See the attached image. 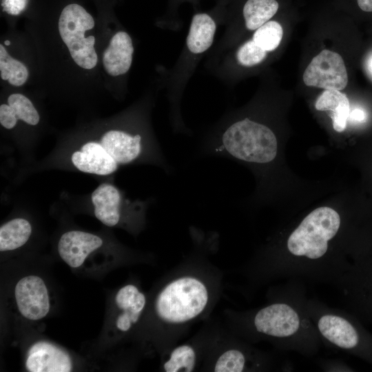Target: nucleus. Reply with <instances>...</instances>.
<instances>
[{"instance_id":"7ed1b4c3","label":"nucleus","mask_w":372,"mask_h":372,"mask_svg":"<svg viewBox=\"0 0 372 372\" xmlns=\"http://www.w3.org/2000/svg\"><path fill=\"white\" fill-rule=\"evenodd\" d=\"M223 23L224 6L218 1L212 10L196 11L192 17L183 48L167 74L169 120L175 132L189 133L182 116L183 94L198 63L214 46L218 25Z\"/></svg>"},{"instance_id":"f257e3e1","label":"nucleus","mask_w":372,"mask_h":372,"mask_svg":"<svg viewBox=\"0 0 372 372\" xmlns=\"http://www.w3.org/2000/svg\"><path fill=\"white\" fill-rule=\"evenodd\" d=\"M287 280L269 291L267 304L236 314V328L246 340L313 356L322 343L307 309L306 289L302 280Z\"/></svg>"},{"instance_id":"aec40b11","label":"nucleus","mask_w":372,"mask_h":372,"mask_svg":"<svg viewBox=\"0 0 372 372\" xmlns=\"http://www.w3.org/2000/svg\"><path fill=\"white\" fill-rule=\"evenodd\" d=\"M32 232L30 223L23 218H15L0 228V251L14 250L23 246Z\"/></svg>"},{"instance_id":"39448f33","label":"nucleus","mask_w":372,"mask_h":372,"mask_svg":"<svg viewBox=\"0 0 372 372\" xmlns=\"http://www.w3.org/2000/svg\"><path fill=\"white\" fill-rule=\"evenodd\" d=\"M307 309L322 343L372 365V333L347 310L308 298Z\"/></svg>"},{"instance_id":"5701e85b","label":"nucleus","mask_w":372,"mask_h":372,"mask_svg":"<svg viewBox=\"0 0 372 372\" xmlns=\"http://www.w3.org/2000/svg\"><path fill=\"white\" fill-rule=\"evenodd\" d=\"M8 103L18 119L32 125L39 123V113L26 96L21 94H12L8 97Z\"/></svg>"},{"instance_id":"0eeeda50","label":"nucleus","mask_w":372,"mask_h":372,"mask_svg":"<svg viewBox=\"0 0 372 372\" xmlns=\"http://www.w3.org/2000/svg\"><path fill=\"white\" fill-rule=\"evenodd\" d=\"M92 17L80 5L71 3L65 6L59 20L60 36L68 47L74 62L84 69H92L97 63L94 49L95 37H85V31L92 29Z\"/></svg>"},{"instance_id":"9d476101","label":"nucleus","mask_w":372,"mask_h":372,"mask_svg":"<svg viewBox=\"0 0 372 372\" xmlns=\"http://www.w3.org/2000/svg\"><path fill=\"white\" fill-rule=\"evenodd\" d=\"M14 296L18 309L25 318L37 320L50 310V300L43 280L37 276H28L16 285Z\"/></svg>"},{"instance_id":"6ab92c4d","label":"nucleus","mask_w":372,"mask_h":372,"mask_svg":"<svg viewBox=\"0 0 372 372\" xmlns=\"http://www.w3.org/2000/svg\"><path fill=\"white\" fill-rule=\"evenodd\" d=\"M200 350L194 344L184 343L172 348L163 363L166 372H191L200 360Z\"/></svg>"},{"instance_id":"dca6fc26","label":"nucleus","mask_w":372,"mask_h":372,"mask_svg":"<svg viewBox=\"0 0 372 372\" xmlns=\"http://www.w3.org/2000/svg\"><path fill=\"white\" fill-rule=\"evenodd\" d=\"M94 215L108 227L115 226L121 220L122 197L119 191L110 184L100 185L92 194Z\"/></svg>"},{"instance_id":"ddd939ff","label":"nucleus","mask_w":372,"mask_h":372,"mask_svg":"<svg viewBox=\"0 0 372 372\" xmlns=\"http://www.w3.org/2000/svg\"><path fill=\"white\" fill-rule=\"evenodd\" d=\"M101 144L118 164H128L139 158L144 148L141 134H131L123 130L106 132Z\"/></svg>"},{"instance_id":"6e6552de","label":"nucleus","mask_w":372,"mask_h":372,"mask_svg":"<svg viewBox=\"0 0 372 372\" xmlns=\"http://www.w3.org/2000/svg\"><path fill=\"white\" fill-rule=\"evenodd\" d=\"M302 79L306 85L324 90H342L348 83L343 59L329 50H323L312 59Z\"/></svg>"},{"instance_id":"c85d7f7f","label":"nucleus","mask_w":372,"mask_h":372,"mask_svg":"<svg viewBox=\"0 0 372 372\" xmlns=\"http://www.w3.org/2000/svg\"><path fill=\"white\" fill-rule=\"evenodd\" d=\"M366 65L369 74L372 77V53L367 58Z\"/></svg>"},{"instance_id":"393cba45","label":"nucleus","mask_w":372,"mask_h":372,"mask_svg":"<svg viewBox=\"0 0 372 372\" xmlns=\"http://www.w3.org/2000/svg\"><path fill=\"white\" fill-rule=\"evenodd\" d=\"M26 0H3L2 6L4 10L11 14H17L24 9Z\"/></svg>"},{"instance_id":"a211bd4d","label":"nucleus","mask_w":372,"mask_h":372,"mask_svg":"<svg viewBox=\"0 0 372 372\" xmlns=\"http://www.w3.org/2000/svg\"><path fill=\"white\" fill-rule=\"evenodd\" d=\"M278 8L276 0H247L241 10L245 28L247 31H255L270 21Z\"/></svg>"},{"instance_id":"423d86ee","label":"nucleus","mask_w":372,"mask_h":372,"mask_svg":"<svg viewBox=\"0 0 372 372\" xmlns=\"http://www.w3.org/2000/svg\"><path fill=\"white\" fill-rule=\"evenodd\" d=\"M333 285L347 311L372 327V248L356 250L349 267Z\"/></svg>"},{"instance_id":"9b49d317","label":"nucleus","mask_w":372,"mask_h":372,"mask_svg":"<svg viewBox=\"0 0 372 372\" xmlns=\"http://www.w3.org/2000/svg\"><path fill=\"white\" fill-rule=\"evenodd\" d=\"M25 367L30 372H70L72 364L62 349L48 342H38L28 351Z\"/></svg>"},{"instance_id":"20e7f679","label":"nucleus","mask_w":372,"mask_h":372,"mask_svg":"<svg viewBox=\"0 0 372 372\" xmlns=\"http://www.w3.org/2000/svg\"><path fill=\"white\" fill-rule=\"evenodd\" d=\"M216 290L213 280L198 271H186L168 280L154 305L156 316L168 335L206 314L213 305Z\"/></svg>"},{"instance_id":"f03ea898","label":"nucleus","mask_w":372,"mask_h":372,"mask_svg":"<svg viewBox=\"0 0 372 372\" xmlns=\"http://www.w3.org/2000/svg\"><path fill=\"white\" fill-rule=\"evenodd\" d=\"M278 152L277 138L267 125L248 116L224 114L204 135L199 146L202 155L234 158L265 165Z\"/></svg>"},{"instance_id":"a878e982","label":"nucleus","mask_w":372,"mask_h":372,"mask_svg":"<svg viewBox=\"0 0 372 372\" xmlns=\"http://www.w3.org/2000/svg\"><path fill=\"white\" fill-rule=\"evenodd\" d=\"M200 0H168V17L173 21L177 14L178 8L183 3H189L194 6H196L199 4Z\"/></svg>"},{"instance_id":"f3484780","label":"nucleus","mask_w":372,"mask_h":372,"mask_svg":"<svg viewBox=\"0 0 372 372\" xmlns=\"http://www.w3.org/2000/svg\"><path fill=\"white\" fill-rule=\"evenodd\" d=\"M315 107L319 111H331L333 127L343 132L350 113V104L347 96L340 90H325L318 98Z\"/></svg>"},{"instance_id":"4468645a","label":"nucleus","mask_w":372,"mask_h":372,"mask_svg":"<svg viewBox=\"0 0 372 372\" xmlns=\"http://www.w3.org/2000/svg\"><path fill=\"white\" fill-rule=\"evenodd\" d=\"M72 161L79 170L96 175L110 174L118 167V163L101 144L95 142L87 143L81 151L74 152Z\"/></svg>"},{"instance_id":"1a4fd4ad","label":"nucleus","mask_w":372,"mask_h":372,"mask_svg":"<svg viewBox=\"0 0 372 372\" xmlns=\"http://www.w3.org/2000/svg\"><path fill=\"white\" fill-rule=\"evenodd\" d=\"M273 364L269 355L238 343L219 353L211 369L215 372L259 371L270 369Z\"/></svg>"},{"instance_id":"4be33fe9","label":"nucleus","mask_w":372,"mask_h":372,"mask_svg":"<svg viewBox=\"0 0 372 372\" xmlns=\"http://www.w3.org/2000/svg\"><path fill=\"white\" fill-rule=\"evenodd\" d=\"M282 36V25L276 21L270 20L254 31L251 39L270 53L278 48Z\"/></svg>"},{"instance_id":"b1692460","label":"nucleus","mask_w":372,"mask_h":372,"mask_svg":"<svg viewBox=\"0 0 372 372\" xmlns=\"http://www.w3.org/2000/svg\"><path fill=\"white\" fill-rule=\"evenodd\" d=\"M17 117L12 108L7 104H2L0 106V123L1 125L7 129L13 128L17 122Z\"/></svg>"},{"instance_id":"f8f14e48","label":"nucleus","mask_w":372,"mask_h":372,"mask_svg":"<svg viewBox=\"0 0 372 372\" xmlns=\"http://www.w3.org/2000/svg\"><path fill=\"white\" fill-rule=\"evenodd\" d=\"M103 244L98 236L81 231L64 233L58 243L61 259L70 267L77 268L83 265L87 256Z\"/></svg>"},{"instance_id":"412c9836","label":"nucleus","mask_w":372,"mask_h":372,"mask_svg":"<svg viewBox=\"0 0 372 372\" xmlns=\"http://www.w3.org/2000/svg\"><path fill=\"white\" fill-rule=\"evenodd\" d=\"M0 71L1 78L8 81L14 86L24 84L28 77L27 68L20 61L12 58L5 48L0 45Z\"/></svg>"},{"instance_id":"c756f323","label":"nucleus","mask_w":372,"mask_h":372,"mask_svg":"<svg viewBox=\"0 0 372 372\" xmlns=\"http://www.w3.org/2000/svg\"><path fill=\"white\" fill-rule=\"evenodd\" d=\"M4 44L6 45H8L10 44V41H6L4 42Z\"/></svg>"},{"instance_id":"2eb2a0df","label":"nucleus","mask_w":372,"mask_h":372,"mask_svg":"<svg viewBox=\"0 0 372 372\" xmlns=\"http://www.w3.org/2000/svg\"><path fill=\"white\" fill-rule=\"evenodd\" d=\"M133 53L134 45L129 34L124 31L116 32L103 53L105 71L112 76L125 74L131 67Z\"/></svg>"},{"instance_id":"cd10ccee","label":"nucleus","mask_w":372,"mask_h":372,"mask_svg":"<svg viewBox=\"0 0 372 372\" xmlns=\"http://www.w3.org/2000/svg\"><path fill=\"white\" fill-rule=\"evenodd\" d=\"M358 4L363 11L372 12V0H358Z\"/></svg>"},{"instance_id":"bb28decb","label":"nucleus","mask_w":372,"mask_h":372,"mask_svg":"<svg viewBox=\"0 0 372 372\" xmlns=\"http://www.w3.org/2000/svg\"><path fill=\"white\" fill-rule=\"evenodd\" d=\"M366 113L361 108H355L350 111L349 118L353 123H362L366 119Z\"/></svg>"}]
</instances>
